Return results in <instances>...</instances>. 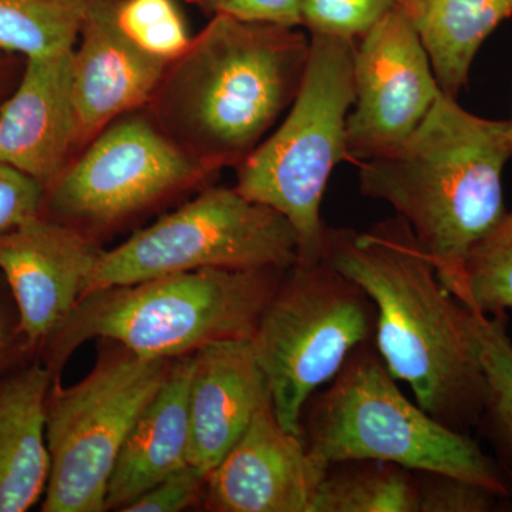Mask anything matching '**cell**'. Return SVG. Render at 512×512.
Returning a JSON list of instances; mask_svg holds the SVG:
<instances>
[{"mask_svg": "<svg viewBox=\"0 0 512 512\" xmlns=\"http://www.w3.org/2000/svg\"><path fill=\"white\" fill-rule=\"evenodd\" d=\"M311 512H419L414 471L376 460L330 463Z\"/></svg>", "mask_w": 512, "mask_h": 512, "instance_id": "20", "label": "cell"}, {"mask_svg": "<svg viewBox=\"0 0 512 512\" xmlns=\"http://www.w3.org/2000/svg\"><path fill=\"white\" fill-rule=\"evenodd\" d=\"M375 303L325 259L285 272L251 342L279 423L303 437L306 404L356 348L375 342Z\"/></svg>", "mask_w": 512, "mask_h": 512, "instance_id": "7", "label": "cell"}, {"mask_svg": "<svg viewBox=\"0 0 512 512\" xmlns=\"http://www.w3.org/2000/svg\"><path fill=\"white\" fill-rule=\"evenodd\" d=\"M191 369L192 355L174 359L163 386L138 417L111 473L106 511H124L158 481L190 463Z\"/></svg>", "mask_w": 512, "mask_h": 512, "instance_id": "17", "label": "cell"}, {"mask_svg": "<svg viewBox=\"0 0 512 512\" xmlns=\"http://www.w3.org/2000/svg\"><path fill=\"white\" fill-rule=\"evenodd\" d=\"M86 147L46 187L43 208L93 238L211 175L154 119L134 111Z\"/></svg>", "mask_w": 512, "mask_h": 512, "instance_id": "10", "label": "cell"}, {"mask_svg": "<svg viewBox=\"0 0 512 512\" xmlns=\"http://www.w3.org/2000/svg\"><path fill=\"white\" fill-rule=\"evenodd\" d=\"M403 0H303L302 26L309 35L359 40Z\"/></svg>", "mask_w": 512, "mask_h": 512, "instance_id": "26", "label": "cell"}, {"mask_svg": "<svg viewBox=\"0 0 512 512\" xmlns=\"http://www.w3.org/2000/svg\"><path fill=\"white\" fill-rule=\"evenodd\" d=\"M101 252L92 235L43 214L0 235V271L18 306L25 349L43 348L66 322Z\"/></svg>", "mask_w": 512, "mask_h": 512, "instance_id": "12", "label": "cell"}, {"mask_svg": "<svg viewBox=\"0 0 512 512\" xmlns=\"http://www.w3.org/2000/svg\"><path fill=\"white\" fill-rule=\"evenodd\" d=\"M328 466L282 427L269 399L207 474L201 504L212 512H311Z\"/></svg>", "mask_w": 512, "mask_h": 512, "instance_id": "13", "label": "cell"}, {"mask_svg": "<svg viewBox=\"0 0 512 512\" xmlns=\"http://www.w3.org/2000/svg\"><path fill=\"white\" fill-rule=\"evenodd\" d=\"M45 187L29 175L0 163V235L42 214Z\"/></svg>", "mask_w": 512, "mask_h": 512, "instance_id": "29", "label": "cell"}, {"mask_svg": "<svg viewBox=\"0 0 512 512\" xmlns=\"http://www.w3.org/2000/svg\"><path fill=\"white\" fill-rule=\"evenodd\" d=\"M120 5L121 0H92L74 49L77 150L114 120L150 103L171 63L124 32Z\"/></svg>", "mask_w": 512, "mask_h": 512, "instance_id": "14", "label": "cell"}, {"mask_svg": "<svg viewBox=\"0 0 512 512\" xmlns=\"http://www.w3.org/2000/svg\"><path fill=\"white\" fill-rule=\"evenodd\" d=\"M271 399L251 339L220 340L192 355L190 463L210 473Z\"/></svg>", "mask_w": 512, "mask_h": 512, "instance_id": "16", "label": "cell"}, {"mask_svg": "<svg viewBox=\"0 0 512 512\" xmlns=\"http://www.w3.org/2000/svg\"><path fill=\"white\" fill-rule=\"evenodd\" d=\"M510 134H511V138H512V119L510 120Z\"/></svg>", "mask_w": 512, "mask_h": 512, "instance_id": "31", "label": "cell"}, {"mask_svg": "<svg viewBox=\"0 0 512 512\" xmlns=\"http://www.w3.org/2000/svg\"><path fill=\"white\" fill-rule=\"evenodd\" d=\"M298 259V235L284 215L237 188H208L119 247L101 252L84 296L198 269L286 271Z\"/></svg>", "mask_w": 512, "mask_h": 512, "instance_id": "9", "label": "cell"}, {"mask_svg": "<svg viewBox=\"0 0 512 512\" xmlns=\"http://www.w3.org/2000/svg\"><path fill=\"white\" fill-rule=\"evenodd\" d=\"M323 259L375 303L376 349L421 409L458 433L477 427L485 376L476 313L444 288L410 225L396 215L365 232L328 227Z\"/></svg>", "mask_w": 512, "mask_h": 512, "instance_id": "1", "label": "cell"}, {"mask_svg": "<svg viewBox=\"0 0 512 512\" xmlns=\"http://www.w3.org/2000/svg\"><path fill=\"white\" fill-rule=\"evenodd\" d=\"M55 376L36 362L0 380V512H25L46 493V400Z\"/></svg>", "mask_w": 512, "mask_h": 512, "instance_id": "18", "label": "cell"}, {"mask_svg": "<svg viewBox=\"0 0 512 512\" xmlns=\"http://www.w3.org/2000/svg\"><path fill=\"white\" fill-rule=\"evenodd\" d=\"M440 89L457 99L478 50L512 18V0H403Z\"/></svg>", "mask_w": 512, "mask_h": 512, "instance_id": "19", "label": "cell"}, {"mask_svg": "<svg viewBox=\"0 0 512 512\" xmlns=\"http://www.w3.org/2000/svg\"><path fill=\"white\" fill-rule=\"evenodd\" d=\"M396 382L375 342L353 350L329 389L306 404V447L328 464L384 461L466 478L512 497V478L497 458L410 402Z\"/></svg>", "mask_w": 512, "mask_h": 512, "instance_id": "5", "label": "cell"}, {"mask_svg": "<svg viewBox=\"0 0 512 512\" xmlns=\"http://www.w3.org/2000/svg\"><path fill=\"white\" fill-rule=\"evenodd\" d=\"M9 353V338L6 333L5 323H3L2 313H0V367L8 359Z\"/></svg>", "mask_w": 512, "mask_h": 512, "instance_id": "30", "label": "cell"}, {"mask_svg": "<svg viewBox=\"0 0 512 512\" xmlns=\"http://www.w3.org/2000/svg\"><path fill=\"white\" fill-rule=\"evenodd\" d=\"M286 271L198 269L89 293L43 346L45 365L60 377L92 339L167 360L220 340L252 339Z\"/></svg>", "mask_w": 512, "mask_h": 512, "instance_id": "4", "label": "cell"}, {"mask_svg": "<svg viewBox=\"0 0 512 512\" xmlns=\"http://www.w3.org/2000/svg\"><path fill=\"white\" fill-rule=\"evenodd\" d=\"M208 16L301 28L303 0H190Z\"/></svg>", "mask_w": 512, "mask_h": 512, "instance_id": "28", "label": "cell"}, {"mask_svg": "<svg viewBox=\"0 0 512 512\" xmlns=\"http://www.w3.org/2000/svg\"><path fill=\"white\" fill-rule=\"evenodd\" d=\"M511 158L510 121L478 117L441 93L412 136L359 164L360 191L410 225L454 296L468 255L507 214Z\"/></svg>", "mask_w": 512, "mask_h": 512, "instance_id": "2", "label": "cell"}, {"mask_svg": "<svg viewBox=\"0 0 512 512\" xmlns=\"http://www.w3.org/2000/svg\"><path fill=\"white\" fill-rule=\"evenodd\" d=\"M92 0H0V49L30 57L73 50Z\"/></svg>", "mask_w": 512, "mask_h": 512, "instance_id": "21", "label": "cell"}, {"mask_svg": "<svg viewBox=\"0 0 512 512\" xmlns=\"http://www.w3.org/2000/svg\"><path fill=\"white\" fill-rule=\"evenodd\" d=\"M309 50L298 28L212 16L168 64L154 121L211 174L238 167L291 106Z\"/></svg>", "mask_w": 512, "mask_h": 512, "instance_id": "3", "label": "cell"}, {"mask_svg": "<svg viewBox=\"0 0 512 512\" xmlns=\"http://www.w3.org/2000/svg\"><path fill=\"white\" fill-rule=\"evenodd\" d=\"M355 47L356 40L311 36L308 63L288 116L238 165L235 188L291 222L298 235V261H320L325 252L328 225L320 208L336 165L349 161L346 124L355 103Z\"/></svg>", "mask_w": 512, "mask_h": 512, "instance_id": "6", "label": "cell"}, {"mask_svg": "<svg viewBox=\"0 0 512 512\" xmlns=\"http://www.w3.org/2000/svg\"><path fill=\"white\" fill-rule=\"evenodd\" d=\"M79 383L53 380L46 400L50 476L43 512L106 511L113 468L173 360L146 359L109 342Z\"/></svg>", "mask_w": 512, "mask_h": 512, "instance_id": "8", "label": "cell"}, {"mask_svg": "<svg viewBox=\"0 0 512 512\" xmlns=\"http://www.w3.org/2000/svg\"><path fill=\"white\" fill-rule=\"evenodd\" d=\"M121 28L151 55L173 62L191 45L183 15L174 0H121Z\"/></svg>", "mask_w": 512, "mask_h": 512, "instance_id": "24", "label": "cell"}, {"mask_svg": "<svg viewBox=\"0 0 512 512\" xmlns=\"http://www.w3.org/2000/svg\"><path fill=\"white\" fill-rule=\"evenodd\" d=\"M454 298L483 315L512 312V211L470 252Z\"/></svg>", "mask_w": 512, "mask_h": 512, "instance_id": "23", "label": "cell"}, {"mask_svg": "<svg viewBox=\"0 0 512 512\" xmlns=\"http://www.w3.org/2000/svg\"><path fill=\"white\" fill-rule=\"evenodd\" d=\"M476 313L478 355L485 376V400L477 427L495 458L512 478V340L507 315Z\"/></svg>", "mask_w": 512, "mask_h": 512, "instance_id": "22", "label": "cell"}, {"mask_svg": "<svg viewBox=\"0 0 512 512\" xmlns=\"http://www.w3.org/2000/svg\"><path fill=\"white\" fill-rule=\"evenodd\" d=\"M207 471L188 463L140 495L124 512H180L201 503Z\"/></svg>", "mask_w": 512, "mask_h": 512, "instance_id": "27", "label": "cell"}, {"mask_svg": "<svg viewBox=\"0 0 512 512\" xmlns=\"http://www.w3.org/2000/svg\"><path fill=\"white\" fill-rule=\"evenodd\" d=\"M353 87L346 143L356 164L399 147L443 93L403 3L356 40Z\"/></svg>", "mask_w": 512, "mask_h": 512, "instance_id": "11", "label": "cell"}, {"mask_svg": "<svg viewBox=\"0 0 512 512\" xmlns=\"http://www.w3.org/2000/svg\"><path fill=\"white\" fill-rule=\"evenodd\" d=\"M419 512L512 511L507 497L474 481L436 471H414Z\"/></svg>", "mask_w": 512, "mask_h": 512, "instance_id": "25", "label": "cell"}, {"mask_svg": "<svg viewBox=\"0 0 512 512\" xmlns=\"http://www.w3.org/2000/svg\"><path fill=\"white\" fill-rule=\"evenodd\" d=\"M74 49L30 57L18 90L0 109V163L49 187L77 151Z\"/></svg>", "mask_w": 512, "mask_h": 512, "instance_id": "15", "label": "cell"}]
</instances>
